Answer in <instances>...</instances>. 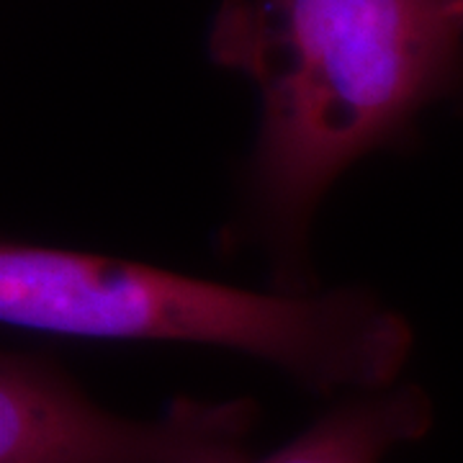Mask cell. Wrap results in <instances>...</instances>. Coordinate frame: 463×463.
Listing matches in <instances>:
<instances>
[{
    "label": "cell",
    "mask_w": 463,
    "mask_h": 463,
    "mask_svg": "<svg viewBox=\"0 0 463 463\" xmlns=\"http://www.w3.org/2000/svg\"><path fill=\"white\" fill-rule=\"evenodd\" d=\"M209 54L260 96L250 191L288 245L337 175L399 142L463 75L443 0H224Z\"/></svg>",
    "instance_id": "cell-1"
},
{
    "label": "cell",
    "mask_w": 463,
    "mask_h": 463,
    "mask_svg": "<svg viewBox=\"0 0 463 463\" xmlns=\"http://www.w3.org/2000/svg\"><path fill=\"white\" fill-rule=\"evenodd\" d=\"M0 319L62 337L227 347L315 394L389 389L412 350L407 319L368 291L263 294L18 240L0 248Z\"/></svg>",
    "instance_id": "cell-2"
},
{
    "label": "cell",
    "mask_w": 463,
    "mask_h": 463,
    "mask_svg": "<svg viewBox=\"0 0 463 463\" xmlns=\"http://www.w3.org/2000/svg\"><path fill=\"white\" fill-rule=\"evenodd\" d=\"M255 420L250 399L185 397L157 420H127L50 358H0V463H242Z\"/></svg>",
    "instance_id": "cell-3"
},
{
    "label": "cell",
    "mask_w": 463,
    "mask_h": 463,
    "mask_svg": "<svg viewBox=\"0 0 463 463\" xmlns=\"http://www.w3.org/2000/svg\"><path fill=\"white\" fill-rule=\"evenodd\" d=\"M430 399L417 386H389L347 399L263 458L242 463H381L394 448L425 438Z\"/></svg>",
    "instance_id": "cell-4"
},
{
    "label": "cell",
    "mask_w": 463,
    "mask_h": 463,
    "mask_svg": "<svg viewBox=\"0 0 463 463\" xmlns=\"http://www.w3.org/2000/svg\"><path fill=\"white\" fill-rule=\"evenodd\" d=\"M443 5H446V11L450 14V18L456 21V26L463 33V0H443Z\"/></svg>",
    "instance_id": "cell-5"
}]
</instances>
